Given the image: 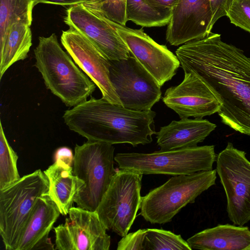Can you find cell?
Wrapping results in <instances>:
<instances>
[{"label": "cell", "mask_w": 250, "mask_h": 250, "mask_svg": "<svg viewBox=\"0 0 250 250\" xmlns=\"http://www.w3.org/2000/svg\"><path fill=\"white\" fill-rule=\"evenodd\" d=\"M90 0H34L35 5L47 3L62 6H72L84 3Z\"/></svg>", "instance_id": "obj_32"}, {"label": "cell", "mask_w": 250, "mask_h": 250, "mask_svg": "<svg viewBox=\"0 0 250 250\" xmlns=\"http://www.w3.org/2000/svg\"><path fill=\"white\" fill-rule=\"evenodd\" d=\"M212 13L209 31L216 22L221 17L226 16L227 11L232 0H209Z\"/></svg>", "instance_id": "obj_29"}, {"label": "cell", "mask_w": 250, "mask_h": 250, "mask_svg": "<svg viewBox=\"0 0 250 250\" xmlns=\"http://www.w3.org/2000/svg\"><path fill=\"white\" fill-rule=\"evenodd\" d=\"M226 16L231 23L250 33V0H232Z\"/></svg>", "instance_id": "obj_26"}, {"label": "cell", "mask_w": 250, "mask_h": 250, "mask_svg": "<svg viewBox=\"0 0 250 250\" xmlns=\"http://www.w3.org/2000/svg\"><path fill=\"white\" fill-rule=\"evenodd\" d=\"M34 53L46 87L65 105H79L95 91L96 84L62 49L55 33L40 37Z\"/></svg>", "instance_id": "obj_3"}, {"label": "cell", "mask_w": 250, "mask_h": 250, "mask_svg": "<svg viewBox=\"0 0 250 250\" xmlns=\"http://www.w3.org/2000/svg\"><path fill=\"white\" fill-rule=\"evenodd\" d=\"M146 229L127 233L118 242V250H144V240Z\"/></svg>", "instance_id": "obj_28"}, {"label": "cell", "mask_w": 250, "mask_h": 250, "mask_svg": "<svg viewBox=\"0 0 250 250\" xmlns=\"http://www.w3.org/2000/svg\"><path fill=\"white\" fill-rule=\"evenodd\" d=\"M63 224L54 228L55 250H108L111 238L95 211L71 207Z\"/></svg>", "instance_id": "obj_12"}, {"label": "cell", "mask_w": 250, "mask_h": 250, "mask_svg": "<svg viewBox=\"0 0 250 250\" xmlns=\"http://www.w3.org/2000/svg\"><path fill=\"white\" fill-rule=\"evenodd\" d=\"M216 169L175 175L142 197L140 214L151 224H163L215 185Z\"/></svg>", "instance_id": "obj_4"}, {"label": "cell", "mask_w": 250, "mask_h": 250, "mask_svg": "<svg viewBox=\"0 0 250 250\" xmlns=\"http://www.w3.org/2000/svg\"><path fill=\"white\" fill-rule=\"evenodd\" d=\"M60 214L48 192L40 196L21 233L16 250H54L49 234Z\"/></svg>", "instance_id": "obj_17"}, {"label": "cell", "mask_w": 250, "mask_h": 250, "mask_svg": "<svg viewBox=\"0 0 250 250\" xmlns=\"http://www.w3.org/2000/svg\"><path fill=\"white\" fill-rule=\"evenodd\" d=\"M100 9L104 15L113 21L125 25L127 0H98Z\"/></svg>", "instance_id": "obj_27"}, {"label": "cell", "mask_w": 250, "mask_h": 250, "mask_svg": "<svg viewBox=\"0 0 250 250\" xmlns=\"http://www.w3.org/2000/svg\"><path fill=\"white\" fill-rule=\"evenodd\" d=\"M216 171L226 194L227 210L235 225L250 220V161L244 151L229 142L217 156Z\"/></svg>", "instance_id": "obj_9"}, {"label": "cell", "mask_w": 250, "mask_h": 250, "mask_svg": "<svg viewBox=\"0 0 250 250\" xmlns=\"http://www.w3.org/2000/svg\"><path fill=\"white\" fill-rule=\"evenodd\" d=\"M130 53L162 86L176 74L180 62L166 45L155 42L143 28L132 29L112 21Z\"/></svg>", "instance_id": "obj_14"}, {"label": "cell", "mask_w": 250, "mask_h": 250, "mask_svg": "<svg viewBox=\"0 0 250 250\" xmlns=\"http://www.w3.org/2000/svg\"><path fill=\"white\" fill-rule=\"evenodd\" d=\"M187 241L191 250H246L250 245V229L235 225H219L195 234Z\"/></svg>", "instance_id": "obj_19"}, {"label": "cell", "mask_w": 250, "mask_h": 250, "mask_svg": "<svg viewBox=\"0 0 250 250\" xmlns=\"http://www.w3.org/2000/svg\"><path fill=\"white\" fill-rule=\"evenodd\" d=\"M178 85L167 88L163 101L180 118H203L218 113L221 104L207 84L194 73L184 72Z\"/></svg>", "instance_id": "obj_15"}, {"label": "cell", "mask_w": 250, "mask_h": 250, "mask_svg": "<svg viewBox=\"0 0 250 250\" xmlns=\"http://www.w3.org/2000/svg\"><path fill=\"white\" fill-rule=\"evenodd\" d=\"M172 10H162L149 4L145 0H127L126 16L142 27H161L167 25Z\"/></svg>", "instance_id": "obj_22"}, {"label": "cell", "mask_w": 250, "mask_h": 250, "mask_svg": "<svg viewBox=\"0 0 250 250\" xmlns=\"http://www.w3.org/2000/svg\"><path fill=\"white\" fill-rule=\"evenodd\" d=\"M191 250V249L181 235L162 229H146L144 250Z\"/></svg>", "instance_id": "obj_25"}, {"label": "cell", "mask_w": 250, "mask_h": 250, "mask_svg": "<svg viewBox=\"0 0 250 250\" xmlns=\"http://www.w3.org/2000/svg\"><path fill=\"white\" fill-rule=\"evenodd\" d=\"M30 26L20 21L9 27L3 42L0 45V79L12 65L27 57L32 45Z\"/></svg>", "instance_id": "obj_21"}, {"label": "cell", "mask_w": 250, "mask_h": 250, "mask_svg": "<svg viewBox=\"0 0 250 250\" xmlns=\"http://www.w3.org/2000/svg\"><path fill=\"white\" fill-rule=\"evenodd\" d=\"M217 156L214 146H204L152 153H120L114 160L120 169L142 174H190L213 169Z\"/></svg>", "instance_id": "obj_7"}, {"label": "cell", "mask_w": 250, "mask_h": 250, "mask_svg": "<svg viewBox=\"0 0 250 250\" xmlns=\"http://www.w3.org/2000/svg\"><path fill=\"white\" fill-rule=\"evenodd\" d=\"M49 182L41 169L0 190V234L7 250H16L21 233Z\"/></svg>", "instance_id": "obj_6"}, {"label": "cell", "mask_w": 250, "mask_h": 250, "mask_svg": "<svg viewBox=\"0 0 250 250\" xmlns=\"http://www.w3.org/2000/svg\"><path fill=\"white\" fill-rule=\"evenodd\" d=\"M150 5L162 10H172L178 0H145Z\"/></svg>", "instance_id": "obj_31"}, {"label": "cell", "mask_w": 250, "mask_h": 250, "mask_svg": "<svg viewBox=\"0 0 250 250\" xmlns=\"http://www.w3.org/2000/svg\"><path fill=\"white\" fill-rule=\"evenodd\" d=\"M112 144L87 141L75 147L73 171L83 183L74 198L77 207L95 211L116 172Z\"/></svg>", "instance_id": "obj_5"}, {"label": "cell", "mask_w": 250, "mask_h": 250, "mask_svg": "<svg viewBox=\"0 0 250 250\" xmlns=\"http://www.w3.org/2000/svg\"><path fill=\"white\" fill-rule=\"evenodd\" d=\"M61 42L76 64L99 88L102 97L122 105L110 79L109 60L103 53L85 36L71 28L62 31Z\"/></svg>", "instance_id": "obj_13"}, {"label": "cell", "mask_w": 250, "mask_h": 250, "mask_svg": "<svg viewBox=\"0 0 250 250\" xmlns=\"http://www.w3.org/2000/svg\"><path fill=\"white\" fill-rule=\"evenodd\" d=\"M246 250H250V245L248 247Z\"/></svg>", "instance_id": "obj_33"}, {"label": "cell", "mask_w": 250, "mask_h": 250, "mask_svg": "<svg viewBox=\"0 0 250 250\" xmlns=\"http://www.w3.org/2000/svg\"><path fill=\"white\" fill-rule=\"evenodd\" d=\"M211 17L209 0H178L167 24V42L178 46L204 37Z\"/></svg>", "instance_id": "obj_16"}, {"label": "cell", "mask_w": 250, "mask_h": 250, "mask_svg": "<svg viewBox=\"0 0 250 250\" xmlns=\"http://www.w3.org/2000/svg\"><path fill=\"white\" fill-rule=\"evenodd\" d=\"M18 156L9 145L0 122V190L21 177L17 168Z\"/></svg>", "instance_id": "obj_24"}, {"label": "cell", "mask_w": 250, "mask_h": 250, "mask_svg": "<svg viewBox=\"0 0 250 250\" xmlns=\"http://www.w3.org/2000/svg\"><path fill=\"white\" fill-rule=\"evenodd\" d=\"M155 115L151 110H133L103 97H91L65 110L62 118L70 130L87 141L136 146L152 141L157 134L152 128Z\"/></svg>", "instance_id": "obj_2"}, {"label": "cell", "mask_w": 250, "mask_h": 250, "mask_svg": "<svg viewBox=\"0 0 250 250\" xmlns=\"http://www.w3.org/2000/svg\"><path fill=\"white\" fill-rule=\"evenodd\" d=\"M64 22L89 39L109 60H120L131 53L112 24L100 8L98 0L70 6Z\"/></svg>", "instance_id": "obj_11"}, {"label": "cell", "mask_w": 250, "mask_h": 250, "mask_svg": "<svg viewBox=\"0 0 250 250\" xmlns=\"http://www.w3.org/2000/svg\"><path fill=\"white\" fill-rule=\"evenodd\" d=\"M216 127L202 118L181 119L161 127L157 133V144L161 150L194 147L202 142Z\"/></svg>", "instance_id": "obj_18"}, {"label": "cell", "mask_w": 250, "mask_h": 250, "mask_svg": "<svg viewBox=\"0 0 250 250\" xmlns=\"http://www.w3.org/2000/svg\"><path fill=\"white\" fill-rule=\"evenodd\" d=\"M175 53L184 72L197 75L219 101L222 122L250 136V58L211 31Z\"/></svg>", "instance_id": "obj_1"}, {"label": "cell", "mask_w": 250, "mask_h": 250, "mask_svg": "<svg viewBox=\"0 0 250 250\" xmlns=\"http://www.w3.org/2000/svg\"><path fill=\"white\" fill-rule=\"evenodd\" d=\"M143 175L130 169L116 170L95 210L106 229L122 237L127 234L140 208Z\"/></svg>", "instance_id": "obj_8"}, {"label": "cell", "mask_w": 250, "mask_h": 250, "mask_svg": "<svg viewBox=\"0 0 250 250\" xmlns=\"http://www.w3.org/2000/svg\"><path fill=\"white\" fill-rule=\"evenodd\" d=\"M43 172L49 182V196L62 215L68 214L83 182L74 175L73 167L61 160L55 161Z\"/></svg>", "instance_id": "obj_20"}, {"label": "cell", "mask_w": 250, "mask_h": 250, "mask_svg": "<svg viewBox=\"0 0 250 250\" xmlns=\"http://www.w3.org/2000/svg\"><path fill=\"white\" fill-rule=\"evenodd\" d=\"M55 161L61 160L72 166L73 163L74 155L71 149L67 147L58 148L54 154Z\"/></svg>", "instance_id": "obj_30"}, {"label": "cell", "mask_w": 250, "mask_h": 250, "mask_svg": "<svg viewBox=\"0 0 250 250\" xmlns=\"http://www.w3.org/2000/svg\"><path fill=\"white\" fill-rule=\"evenodd\" d=\"M112 84L125 107L147 111L161 98V85L131 54L120 60H109Z\"/></svg>", "instance_id": "obj_10"}, {"label": "cell", "mask_w": 250, "mask_h": 250, "mask_svg": "<svg viewBox=\"0 0 250 250\" xmlns=\"http://www.w3.org/2000/svg\"><path fill=\"white\" fill-rule=\"evenodd\" d=\"M35 6L34 0H0V45L14 22L22 21L31 25Z\"/></svg>", "instance_id": "obj_23"}]
</instances>
